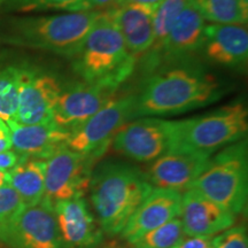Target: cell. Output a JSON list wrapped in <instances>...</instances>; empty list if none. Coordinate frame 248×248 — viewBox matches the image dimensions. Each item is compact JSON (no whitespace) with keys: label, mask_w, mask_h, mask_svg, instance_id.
Segmentation results:
<instances>
[{"label":"cell","mask_w":248,"mask_h":248,"mask_svg":"<svg viewBox=\"0 0 248 248\" xmlns=\"http://www.w3.org/2000/svg\"><path fill=\"white\" fill-rule=\"evenodd\" d=\"M135 99V93L115 95L97 113L71 130L67 147L94 161L100 159L114 135L133 120Z\"/></svg>","instance_id":"7"},{"label":"cell","mask_w":248,"mask_h":248,"mask_svg":"<svg viewBox=\"0 0 248 248\" xmlns=\"http://www.w3.org/2000/svg\"><path fill=\"white\" fill-rule=\"evenodd\" d=\"M241 1L244 2L245 6H247V7H248V0H241Z\"/></svg>","instance_id":"37"},{"label":"cell","mask_w":248,"mask_h":248,"mask_svg":"<svg viewBox=\"0 0 248 248\" xmlns=\"http://www.w3.org/2000/svg\"><path fill=\"white\" fill-rule=\"evenodd\" d=\"M210 156L203 153L171 151L154 160L145 173L153 187L183 193L191 188L206 168Z\"/></svg>","instance_id":"15"},{"label":"cell","mask_w":248,"mask_h":248,"mask_svg":"<svg viewBox=\"0 0 248 248\" xmlns=\"http://www.w3.org/2000/svg\"><path fill=\"white\" fill-rule=\"evenodd\" d=\"M9 184V171L0 170V187Z\"/></svg>","instance_id":"34"},{"label":"cell","mask_w":248,"mask_h":248,"mask_svg":"<svg viewBox=\"0 0 248 248\" xmlns=\"http://www.w3.org/2000/svg\"><path fill=\"white\" fill-rule=\"evenodd\" d=\"M18 105L14 121L20 124H42L53 121V109L64 83L51 71L38 67L18 66Z\"/></svg>","instance_id":"11"},{"label":"cell","mask_w":248,"mask_h":248,"mask_svg":"<svg viewBox=\"0 0 248 248\" xmlns=\"http://www.w3.org/2000/svg\"><path fill=\"white\" fill-rule=\"evenodd\" d=\"M12 150L26 157L47 160L60 148L67 146L70 131L53 121L42 124H20L8 121Z\"/></svg>","instance_id":"19"},{"label":"cell","mask_w":248,"mask_h":248,"mask_svg":"<svg viewBox=\"0 0 248 248\" xmlns=\"http://www.w3.org/2000/svg\"><path fill=\"white\" fill-rule=\"evenodd\" d=\"M153 188L146 173L133 164L106 161L93 169L90 200L104 233L120 234Z\"/></svg>","instance_id":"2"},{"label":"cell","mask_w":248,"mask_h":248,"mask_svg":"<svg viewBox=\"0 0 248 248\" xmlns=\"http://www.w3.org/2000/svg\"><path fill=\"white\" fill-rule=\"evenodd\" d=\"M128 79L122 77L64 83L53 109V122L71 131L105 106Z\"/></svg>","instance_id":"8"},{"label":"cell","mask_w":248,"mask_h":248,"mask_svg":"<svg viewBox=\"0 0 248 248\" xmlns=\"http://www.w3.org/2000/svg\"><path fill=\"white\" fill-rule=\"evenodd\" d=\"M181 207V192L154 187L130 217L121 237L131 245L146 232L178 217Z\"/></svg>","instance_id":"17"},{"label":"cell","mask_w":248,"mask_h":248,"mask_svg":"<svg viewBox=\"0 0 248 248\" xmlns=\"http://www.w3.org/2000/svg\"><path fill=\"white\" fill-rule=\"evenodd\" d=\"M101 12H63L45 16L12 18L2 28L0 42L69 59L100 16Z\"/></svg>","instance_id":"3"},{"label":"cell","mask_w":248,"mask_h":248,"mask_svg":"<svg viewBox=\"0 0 248 248\" xmlns=\"http://www.w3.org/2000/svg\"><path fill=\"white\" fill-rule=\"evenodd\" d=\"M105 248H123V247H120V246H115V245H114V246H107V247H105Z\"/></svg>","instance_id":"36"},{"label":"cell","mask_w":248,"mask_h":248,"mask_svg":"<svg viewBox=\"0 0 248 248\" xmlns=\"http://www.w3.org/2000/svg\"><path fill=\"white\" fill-rule=\"evenodd\" d=\"M20 68L8 66L0 69V119L14 121L18 105Z\"/></svg>","instance_id":"24"},{"label":"cell","mask_w":248,"mask_h":248,"mask_svg":"<svg viewBox=\"0 0 248 248\" xmlns=\"http://www.w3.org/2000/svg\"><path fill=\"white\" fill-rule=\"evenodd\" d=\"M204 20L218 24H247L248 7L241 0H192Z\"/></svg>","instance_id":"22"},{"label":"cell","mask_w":248,"mask_h":248,"mask_svg":"<svg viewBox=\"0 0 248 248\" xmlns=\"http://www.w3.org/2000/svg\"><path fill=\"white\" fill-rule=\"evenodd\" d=\"M161 0H119V4H141V5H146L150 6V7H156L157 5L160 4ZM116 5V6H117Z\"/></svg>","instance_id":"33"},{"label":"cell","mask_w":248,"mask_h":248,"mask_svg":"<svg viewBox=\"0 0 248 248\" xmlns=\"http://www.w3.org/2000/svg\"><path fill=\"white\" fill-rule=\"evenodd\" d=\"M206 24V20L190 0L173 23L159 52L148 60L141 61L144 73L148 75L161 66L195 60V55L200 54Z\"/></svg>","instance_id":"12"},{"label":"cell","mask_w":248,"mask_h":248,"mask_svg":"<svg viewBox=\"0 0 248 248\" xmlns=\"http://www.w3.org/2000/svg\"><path fill=\"white\" fill-rule=\"evenodd\" d=\"M53 213L62 248H98L104 240L98 219L84 195L59 201Z\"/></svg>","instance_id":"14"},{"label":"cell","mask_w":248,"mask_h":248,"mask_svg":"<svg viewBox=\"0 0 248 248\" xmlns=\"http://www.w3.org/2000/svg\"><path fill=\"white\" fill-rule=\"evenodd\" d=\"M191 188L234 215L244 213L248 197L246 138L223 147L210 156Z\"/></svg>","instance_id":"6"},{"label":"cell","mask_w":248,"mask_h":248,"mask_svg":"<svg viewBox=\"0 0 248 248\" xmlns=\"http://www.w3.org/2000/svg\"><path fill=\"white\" fill-rule=\"evenodd\" d=\"M69 59L74 73L86 82L109 77L129 79L138 61L128 52L110 9L101 12Z\"/></svg>","instance_id":"4"},{"label":"cell","mask_w":248,"mask_h":248,"mask_svg":"<svg viewBox=\"0 0 248 248\" xmlns=\"http://www.w3.org/2000/svg\"><path fill=\"white\" fill-rule=\"evenodd\" d=\"M95 162L67 146L55 152L45 160V192L42 201L53 208L59 201L84 195Z\"/></svg>","instance_id":"10"},{"label":"cell","mask_w":248,"mask_h":248,"mask_svg":"<svg viewBox=\"0 0 248 248\" xmlns=\"http://www.w3.org/2000/svg\"><path fill=\"white\" fill-rule=\"evenodd\" d=\"M173 248H213V237L185 234Z\"/></svg>","instance_id":"29"},{"label":"cell","mask_w":248,"mask_h":248,"mask_svg":"<svg viewBox=\"0 0 248 248\" xmlns=\"http://www.w3.org/2000/svg\"><path fill=\"white\" fill-rule=\"evenodd\" d=\"M184 233L187 235H213L234 225L237 215L188 188L182 194L179 213Z\"/></svg>","instance_id":"18"},{"label":"cell","mask_w":248,"mask_h":248,"mask_svg":"<svg viewBox=\"0 0 248 248\" xmlns=\"http://www.w3.org/2000/svg\"><path fill=\"white\" fill-rule=\"evenodd\" d=\"M184 235L182 222L178 216L146 232L130 246L132 248H173Z\"/></svg>","instance_id":"25"},{"label":"cell","mask_w":248,"mask_h":248,"mask_svg":"<svg viewBox=\"0 0 248 248\" xmlns=\"http://www.w3.org/2000/svg\"><path fill=\"white\" fill-rule=\"evenodd\" d=\"M223 93L216 77L197 60L166 64L146 75L140 91L135 93L133 120L177 115L208 106Z\"/></svg>","instance_id":"1"},{"label":"cell","mask_w":248,"mask_h":248,"mask_svg":"<svg viewBox=\"0 0 248 248\" xmlns=\"http://www.w3.org/2000/svg\"><path fill=\"white\" fill-rule=\"evenodd\" d=\"M173 121L144 116L121 128L110 144L117 153L137 162H153L172 147Z\"/></svg>","instance_id":"9"},{"label":"cell","mask_w":248,"mask_h":248,"mask_svg":"<svg viewBox=\"0 0 248 248\" xmlns=\"http://www.w3.org/2000/svg\"><path fill=\"white\" fill-rule=\"evenodd\" d=\"M9 185L17 192L26 207L39 203L45 192V160L24 157L9 170Z\"/></svg>","instance_id":"21"},{"label":"cell","mask_w":248,"mask_h":248,"mask_svg":"<svg viewBox=\"0 0 248 248\" xmlns=\"http://www.w3.org/2000/svg\"><path fill=\"white\" fill-rule=\"evenodd\" d=\"M154 7L141 4H121L110 9L128 52L139 60L154 39Z\"/></svg>","instance_id":"20"},{"label":"cell","mask_w":248,"mask_h":248,"mask_svg":"<svg viewBox=\"0 0 248 248\" xmlns=\"http://www.w3.org/2000/svg\"><path fill=\"white\" fill-rule=\"evenodd\" d=\"M200 54L217 66L239 69L248 60L246 24H206Z\"/></svg>","instance_id":"16"},{"label":"cell","mask_w":248,"mask_h":248,"mask_svg":"<svg viewBox=\"0 0 248 248\" xmlns=\"http://www.w3.org/2000/svg\"><path fill=\"white\" fill-rule=\"evenodd\" d=\"M26 208L22 199L11 185L0 187V235Z\"/></svg>","instance_id":"27"},{"label":"cell","mask_w":248,"mask_h":248,"mask_svg":"<svg viewBox=\"0 0 248 248\" xmlns=\"http://www.w3.org/2000/svg\"><path fill=\"white\" fill-rule=\"evenodd\" d=\"M190 0H161L154 12V39L147 53L140 58L141 61L148 60L159 52L163 42L168 36L175 21Z\"/></svg>","instance_id":"23"},{"label":"cell","mask_w":248,"mask_h":248,"mask_svg":"<svg viewBox=\"0 0 248 248\" xmlns=\"http://www.w3.org/2000/svg\"><path fill=\"white\" fill-rule=\"evenodd\" d=\"M12 150V139L11 131L7 123L0 119V152Z\"/></svg>","instance_id":"32"},{"label":"cell","mask_w":248,"mask_h":248,"mask_svg":"<svg viewBox=\"0 0 248 248\" xmlns=\"http://www.w3.org/2000/svg\"><path fill=\"white\" fill-rule=\"evenodd\" d=\"M6 1H7V0H0V7H2Z\"/></svg>","instance_id":"35"},{"label":"cell","mask_w":248,"mask_h":248,"mask_svg":"<svg viewBox=\"0 0 248 248\" xmlns=\"http://www.w3.org/2000/svg\"><path fill=\"white\" fill-rule=\"evenodd\" d=\"M119 4V0H85V11H108Z\"/></svg>","instance_id":"31"},{"label":"cell","mask_w":248,"mask_h":248,"mask_svg":"<svg viewBox=\"0 0 248 248\" xmlns=\"http://www.w3.org/2000/svg\"><path fill=\"white\" fill-rule=\"evenodd\" d=\"M4 8L11 13H36L45 11H85V0H7Z\"/></svg>","instance_id":"26"},{"label":"cell","mask_w":248,"mask_h":248,"mask_svg":"<svg viewBox=\"0 0 248 248\" xmlns=\"http://www.w3.org/2000/svg\"><path fill=\"white\" fill-rule=\"evenodd\" d=\"M247 131L246 106L243 101L232 102L201 116L173 121L171 151L213 155L246 138Z\"/></svg>","instance_id":"5"},{"label":"cell","mask_w":248,"mask_h":248,"mask_svg":"<svg viewBox=\"0 0 248 248\" xmlns=\"http://www.w3.org/2000/svg\"><path fill=\"white\" fill-rule=\"evenodd\" d=\"M24 157L26 156L18 154L17 152H15L14 150L0 152V170L9 171V170L13 169L17 163H20Z\"/></svg>","instance_id":"30"},{"label":"cell","mask_w":248,"mask_h":248,"mask_svg":"<svg viewBox=\"0 0 248 248\" xmlns=\"http://www.w3.org/2000/svg\"><path fill=\"white\" fill-rule=\"evenodd\" d=\"M213 248H248L247 230L244 225H235L213 237Z\"/></svg>","instance_id":"28"},{"label":"cell","mask_w":248,"mask_h":248,"mask_svg":"<svg viewBox=\"0 0 248 248\" xmlns=\"http://www.w3.org/2000/svg\"><path fill=\"white\" fill-rule=\"evenodd\" d=\"M0 241L9 248H62L53 208L44 201L26 207Z\"/></svg>","instance_id":"13"}]
</instances>
